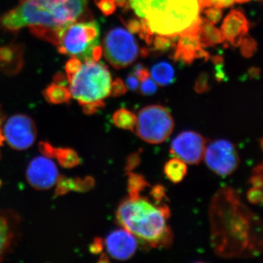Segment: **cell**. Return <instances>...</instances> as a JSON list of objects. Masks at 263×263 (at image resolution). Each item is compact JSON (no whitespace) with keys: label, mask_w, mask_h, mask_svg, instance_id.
<instances>
[{"label":"cell","mask_w":263,"mask_h":263,"mask_svg":"<svg viewBox=\"0 0 263 263\" xmlns=\"http://www.w3.org/2000/svg\"><path fill=\"white\" fill-rule=\"evenodd\" d=\"M89 0H22L5 13L2 27L17 31L29 27L44 40L52 33L78 21L84 14Z\"/></svg>","instance_id":"6da1fadb"},{"label":"cell","mask_w":263,"mask_h":263,"mask_svg":"<svg viewBox=\"0 0 263 263\" xmlns=\"http://www.w3.org/2000/svg\"><path fill=\"white\" fill-rule=\"evenodd\" d=\"M171 215L167 205L154 204L141 195L129 196L118 207L117 219L137 239L152 247L171 245L173 235L167 226Z\"/></svg>","instance_id":"7a4b0ae2"},{"label":"cell","mask_w":263,"mask_h":263,"mask_svg":"<svg viewBox=\"0 0 263 263\" xmlns=\"http://www.w3.org/2000/svg\"><path fill=\"white\" fill-rule=\"evenodd\" d=\"M66 73L71 97L78 100L86 114H92L105 105L110 95L112 78L103 62L81 61L72 58L66 64Z\"/></svg>","instance_id":"3957f363"},{"label":"cell","mask_w":263,"mask_h":263,"mask_svg":"<svg viewBox=\"0 0 263 263\" xmlns=\"http://www.w3.org/2000/svg\"><path fill=\"white\" fill-rule=\"evenodd\" d=\"M197 0H148L146 18L160 35L179 36L200 17Z\"/></svg>","instance_id":"277c9868"},{"label":"cell","mask_w":263,"mask_h":263,"mask_svg":"<svg viewBox=\"0 0 263 263\" xmlns=\"http://www.w3.org/2000/svg\"><path fill=\"white\" fill-rule=\"evenodd\" d=\"M49 42L58 51L81 61H99L102 48L100 43V27L95 21L76 22L53 32Z\"/></svg>","instance_id":"5b68a950"},{"label":"cell","mask_w":263,"mask_h":263,"mask_svg":"<svg viewBox=\"0 0 263 263\" xmlns=\"http://www.w3.org/2000/svg\"><path fill=\"white\" fill-rule=\"evenodd\" d=\"M174 128V119L169 110L161 105H153L140 110L135 130L143 141L159 144L169 138Z\"/></svg>","instance_id":"8992f818"},{"label":"cell","mask_w":263,"mask_h":263,"mask_svg":"<svg viewBox=\"0 0 263 263\" xmlns=\"http://www.w3.org/2000/svg\"><path fill=\"white\" fill-rule=\"evenodd\" d=\"M103 53L114 68H125L139 55V48L132 33L123 27L110 29L103 41Z\"/></svg>","instance_id":"52a82bcc"},{"label":"cell","mask_w":263,"mask_h":263,"mask_svg":"<svg viewBox=\"0 0 263 263\" xmlns=\"http://www.w3.org/2000/svg\"><path fill=\"white\" fill-rule=\"evenodd\" d=\"M203 158L209 169L220 176H230L240 163L236 148L226 140H217L208 145Z\"/></svg>","instance_id":"ba28073f"},{"label":"cell","mask_w":263,"mask_h":263,"mask_svg":"<svg viewBox=\"0 0 263 263\" xmlns=\"http://www.w3.org/2000/svg\"><path fill=\"white\" fill-rule=\"evenodd\" d=\"M3 135L5 141L11 148L22 151L34 144L37 130L32 118L25 114H15L5 123Z\"/></svg>","instance_id":"9c48e42d"},{"label":"cell","mask_w":263,"mask_h":263,"mask_svg":"<svg viewBox=\"0 0 263 263\" xmlns=\"http://www.w3.org/2000/svg\"><path fill=\"white\" fill-rule=\"evenodd\" d=\"M205 138L194 131H184L174 138L171 143V154L186 164H197L201 162L205 154Z\"/></svg>","instance_id":"30bf717a"},{"label":"cell","mask_w":263,"mask_h":263,"mask_svg":"<svg viewBox=\"0 0 263 263\" xmlns=\"http://www.w3.org/2000/svg\"><path fill=\"white\" fill-rule=\"evenodd\" d=\"M58 178L56 164L45 156L33 159L27 169V181L36 190H49L56 184Z\"/></svg>","instance_id":"8fae6325"},{"label":"cell","mask_w":263,"mask_h":263,"mask_svg":"<svg viewBox=\"0 0 263 263\" xmlns=\"http://www.w3.org/2000/svg\"><path fill=\"white\" fill-rule=\"evenodd\" d=\"M105 245L111 257L119 260H126L136 253L138 240L130 232L123 228L109 234L105 239Z\"/></svg>","instance_id":"7c38bea8"},{"label":"cell","mask_w":263,"mask_h":263,"mask_svg":"<svg viewBox=\"0 0 263 263\" xmlns=\"http://www.w3.org/2000/svg\"><path fill=\"white\" fill-rule=\"evenodd\" d=\"M221 31L230 44L238 47L248 32V21L242 12L238 10H231L223 21Z\"/></svg>","instance_id":"4fadbf2b"},{"label":"cell","mask_w":263,"mask_h":263,"mask_svg":"<svg viewBox=\"0 0 263 263\" xmlns=\"http://www.w3.org/2000/svg\"><path fill=\"white\" fill-rule=\"evenodd\" d=\"M18 216L0 211V261L10 252L16 236Z\"/></svg>","instance_id":"5bb4252c"},{"label":"cell","mask_w":263,"mask_h":263,"mask_svg":"<svg viewBox=\"0 0 263 263\" xmlns=\"http://www.w3.org/2000/svg\"><path fill=\"white\" fill-rule=\"evenodd\" d=\"M174 59L184 65H191L197 59V52L202 48L196 35L179 36Z\"/></svg>","instance_id":"9a60e30c"},{"label":"cell","mask_w":263,"mask_h":263,"mask_svg":"<svg viewBox=\"0 0 263 263\" xmlns=\"http://www.w3.org/2000/svg\"><path fill=\"white\" fill-rule=\"evenodd\" d=\"M197 37L202 47L204 48L214 46L226 41L221 31L214 27V24L206 18L202 19Z\"/></svg>","instance_id":"2e32d148"},{"label":"cell","mask_w":263,"mask_h":263,"mask_svg":"<svg viewBox=\"0 0 263 263\" xmlns=\"http://www.w3.org/2000/svg\"><path fill=\"white\" fill-rule=\"evenodd\" d=\"M56 195H65L71 190L79 192H86L94 186V179L91 177L82 179H69L65 176H59L57 179Z\"/></svg>","instance_id":"e0dca14e"},{"label":"cell","mask_w":263,"mask_h":263,"mask_svg":"<svg viewBox=\"0 0 263 263\" xmlns=\"http://www.w3.org/2000/svg\"><path fill=\"white\" fill-rule=\"evenodd\" d=\"M43 95L48 103L53 104L68 103L71 98L70 89L59 79L45 89Z\"/></svg>","instance_id":"ac0fdd59"},{"label":"cell","mask_w":263,"mask_h":263,"mask_svg":"<svg viewBox=\"0 0 263 263\" xmlns=\"http://www.w3.org/2000/svg\"><path fill=\"white\" fill-rule=\"evenodd\" d=\"M151 73L153 80L160 86H169L176 81L174 67L167 62H160L156 64L152 67Z\"/></svg>","instance_id":"d6986e66"},{"label":"cell","mask_w":263,"mask_h":263,"mask_svg":"<svg viewBox=\"0 0 263 263\" xmlns=\"http://www.w3.org/2000/svg\"><path fill=\"white\" fill-rule=\"evenodd\" d=\"M164 173L171 182L178 183L186 176L187 166L182 160L175 157L164 164Z\"/></svg>","instance_id":"ffe728a7"},{"label":"cell","mask_w":263,"mask_h":263,"mask_svg":"<svg viewBox=\"0 0 263 263\" xmlns=\"http://www.w3.org/2000/svg\"><path fill=\"white\" fill-rule=\"evenodd\" d=\"M137 116L126 108L117 110L113 115V122L117 127L127 130H135Z\"/></svg>","instance_id":"44dd1931"},{"label":"cell","mask_w":263,"mask_h":263,"mask_svg":"<svg viewBox=\"0 0 263 263\" xmlns=\"http://www.w3.org/2000/svg\"><path fill=\"white\" fill-rule=\"evenodd\" d=\"M54 158L65 168L74 167L80 164V158L77 152L70 148H57Z\"/></svg>","instance_id":"7402d4cb"},{"label":"cell","mask_w":263,"mask_h":263,"mask_svg":"<svg viewBox=\"0 0 263 263\" xmlns=\"http://www.w3.org/2000/svg\"><path fill=\"white\" fill-rule=\"evenodd\" d=\"M148 186L146 179L141 175L129 172L128 179V190L129 196H138L141 195V192Z\"/></svg>","instance_id":"603a6c76"},{"label":"cell","mask_w":263,"mask_h":263,"mask_svg":"<svg viewBox=\"0 0 263 263\" xmlns=\"http://www.w3.org/2000/svg\"><path fill=\"white\" fill-rule=\"evenodd\" d=\"M179 36H172V37H167V36L159 35L154 37L153 43L154 47L156 51L158 52H165L168 51L170 48L176 46V41H177Z\"/></svg>","instance_id":"cb8c5ba5"},{"label":"cell","mask_w":263,"mask_h":263,"mask_svg":"<svg viewBox=\"0 0 263 263\" xmlns=\"http://www.w3.org/2000/svg\"><path fill=\"white\" fill-rule=\"evenodd\" d=\"M240 52L245 58H250L257 51V43L249 35H245L240 43Z\"/></svg>","instance_id":"d4e9b609"},{"label":"cell","mask_w":263,"mask_h":263,"mask_svg":"<svg viewBox=\"0 0 263 263\" xmlns=\"http://www.w3.org/2000/svg\"><path fill=\"white\" fill-rule=\"evenodd\" d=\"M129 7L138 17L145 18L148 11V0H129Z\"/></svg>","instance_id":"484cf974"},{"label":"cell","mask_w":263,"mask_h":263,"mask_svg":"<svg viewBox=\"0 0 263 263\" xmlns=\"http://www.w3.org/2000/svg\"><path fill=\"white\" fill-rule=\"evenodd\" d=\"M210 89L209 86V76L207 72H202L198 76L195 81V90L197 93L206 92Z\"/></svg>","instance_id":"4316f807"},{"label":"cell","mask_w":263,"mask_h":263,"mask_svg":"<svg viewBox=\"0 0 263 263\" xmlns=\"http://www.w3.org/2000/svg\"><path fill=\"white\" fill-rule=\"evenodd\" d=\"M213 62L215 65V77L219 82L227 81V76L224 70V64L223 58L221 56H214L212 57Z\"/></svg>","instance_id":"83f0119b"},{"label":"cell","mask_w":263,"mask_h":263,"mask_svg":"<svg viewBox=\"0 0 263 263\" xmlns=\"http://www.w3.org/2000/svg\"><path fill=\"white\" fill-rule=\"evenodd\" d=\"M204 13H205L207 20L214 24H217L222 18V11H221V8H217V7H209V8L204 11Z\"/></svg>","instance_id":"f1b7e54d"},{"label":"cell","mask_w":263,"mask_h":263,"mask_svg":"<svg viewBox=\"0 0 263 263\" xmlns=\"http://www.w3.org/2000/svg\"><path fill=\"white\" fill-rule=\"evenodd\" d=\"M96 4L105 15L112 14L117 8L115 0H96Z\"/></svg>","instance_id":"f546056e"},{"label":"cell","mask_w":263,"mask_h":263,"mask_svg":"<svg viewBox=\"0 0 263 263\" xmlns=\"http://www.w3.org/2000/svg\"><path fill=\"white\" fill-rule=\"evenodd\" d=\"M247 197L250 203L254 204V205L261 203L262 201V190L260 188L252 186L247 193Z\"/></svg>","instance_id":"4dcf8cb0"},{"label":"cell","mask_w":263,"mask_h":263,"mask_svg":"<svg viewBox=\"0 0 263 263\" xmlns=\"http://www.w3.org/2000/svg\"><path fill=\"white\" fill-rule=\"evenodd\" d=\"M127 87L120 79H116L111 84L110 95L113 97H119L127 92Z\"/></svg>","instance_id":"1f68e13d"},{"label":"cell","mask_w":263,"mask_h":263,"mask_svg":"<svg viewBox=\"0 0 263 263\" xmlns=\"http://www.w3.org/2000/svg\"><path fill=\"white\" fill-rule=\"evenodd\" d=\"M157 91V86L155 81L148 78L146 80L142 81L141 85V94L144 95H152L155 94Z\"/></svg>","instance_id":"d6a6232c"},{"label":"cell","mask_w":263,"mask_h":263,"mask_svg":"<svg viewBox=\"0 0 263 263\" xmlns=\"http://www.w3.org/2000/svg\"><path fill=\"white\" fill-rule=\"evenodd\" d=\"M122 22L132 34H136V33H139L141 31V21L138 20V19L131 18L128 21L122 20Z\"/></svg>","instance_id":"836d02e7"},{"label":"cell","mask_w":263,"mask_h":263,"mask_svg":"<svg viewBox=\"0 0 263 263\" xmlns=\"http://www.w3.org/2000/svg\"><path fill=\"white\" fill-rule=\"evenodd\" d=\"M56 147H53L48 142H41L39 144V149L42 152L45 157L48 158H54L56 153Z\"/></svg>","instance_id":"e575fe53"},{"label":"cell","mask_w":263,"mask_h":263,"mask_svg":"<svg viewBox=\"0 0 263 263\" xmlns=\"http://www.w3.org/2000/svg\"><path fill=\"white\" fill-rule=\"evenodd\" d=\"M133 75L136 76L138 80L143 81L149 78V72L141 64H138L133 69Z\"/></svg>","instance_id":"d590c367"},{"label":"cell","mask_w":263,"mask_h":263,"mask_svg":"<svg viewBox=\"0 0 263 263\" xmlns=\"http://www.w3.org/2000/svg\"><path fill=\"white\" fill-rule=\"evenodd\" d=\"M151 195H152V197H153L154 200H155L157 203L160 202L165 197L163 186H160V185L153 186L152 189V191H151Z\"/></svg>","instance_id":"8d00e7d4"},{"label":"cell","mask_w":263,"mask_h":263,"mask_svg":"<svg viewBox=\"0 0 263 263\" xmlns=\"http://www.w3.org/2000/svg\"><path fill=\"white\" fill-rule=\"evenodd\" d=\"M141 162V157L138 153H134L129 156L128 158L126 171L130 172L133 169L136 168L137 166Z\"/></svg>","instance_id":"74e56055"},{"label":"cell","mask_w":263,"mask_h":263,"mask_svg":"<svg viewBox=\"0 0 263 263\" xmlns=\"http://www.w3.org/2000/svg\"><path fill=\"white\" fill-rule=\"evenodd\" d=\"M126 84L128 89H130L131 91H136L138 89V79H137L136 76L133 74H129L127 76V80H126Z\"/></svg>","instance_id":"f35d334b"},{"label":"cell","mask_w":263,"mask_h":263,"mask_svg":"<svg viewBox=\"0 0 263 263\" xmlns=\"http://www.w3.org/2000/svg\"><path fill=\"white\" fill-rule=\"evenodd\" d=\"M212 6L219 8H226L234 4V0H209Z\"/></svg>","instance_id":"ab89813d"},{"label":"cell","mask_w":263,"mask_h":263,"mask_svg":"<svg viewBox=\"0 0 263 263\" xmlns=\"http://www.w3.org/2000/svg\"><path fill=\"white\" fill-rule=\"evenodd\" d=\"M103 242L100 238H96L93 242L92 245L90 246V252L91 253L99 254L103 251Z\"/></svg>","instance_id":"60d3db41"},{"label":"cell","mask_w":263,"mask_h":263,"mask_svg":"<svg viewBox=\"0 0 263 263\" xmlns=\"http://www.w3.org/2000/svg\"><path fill=\"white\" fill-rule=\"evenodd\" d=\"M116 5L127 10L129 8V0H115Z\"/></svg>","instance_id":"b9f144b4"},{"label":"cell","mask_w":263,"mask_h":263,"mask_svg":"<svg viewBox=\"0 0 263 263\" xmlns=\"http://www.w3.org/2000/svg\"><path fill=\"white\" fill-rule=\"evenodd\" d=\"M249 76L252 78H256L257 79L259 75V70L257 67H252L250 70H249Z\"/></svg>","instance_id":"7bdbcfd3"},{"label":"cell","mask_w":263,"mask_h":263,"mask_svg":"<svg viewBox=\"0 0 263 263\" xmlns=\"http://www.w3.org/2000/svg\"><path fill=\"white\" fill-rule=\"evenodd\" d=\"M5 141V137L4 135H3V132H2V129H0V146H3V142Z\"/></svg>","instance_id":"ee69618b"},{"label":"cell","mask_w":263,"mask_h":263,"mask_svg":"<svg viewBox=\"0 0 263 263\" xmlns=\"http://www.w3.org/2000/svg\"><path fill=\"white\" fill-rule=\"evenodd\" d=\"M250 1V0H234V2L235 3H248V2Z\"/></svg>","instance_id":"f6af8a7d"}]
</instances>
